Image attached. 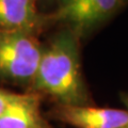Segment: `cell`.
<instances>
[{"label":"cell","instance_id":"6da1fadb","mask_svg":"<svg viewBox=\"0 0 128 128\" xmlns=\"http://www.w3.org/2000/svg\"><path fill=\"white\" fill-rule=\"evenodd\" d=\"M36 93H45L59 105H90L80 70L79 36L70 29L58 33L43 48L32 81Z\"/></svg>","mask_w":128,"mask_h":128},{"label":"cell","instance_id":"7a4b0ae2","mask_svg":"<svg viewBox=\"0 0 128 128\" xmlns=\"http://www.w3.org/2000/svg\"><path fill=\"white\" fill-rule=\"evenodd\" d=\"M42 50L36 35L0 30V81L31 84Z\"/></svg>","mask_w":128,"mask_h":128},{"label":"cell","instance_id":"3957f363","mask_svg":"<svg viewBox=\"0 0 128 128\" xmlns=\"http://www.w3.org/2000/svg\"><path fill=\"white\" fill-rule=\"evenodd\" d=\"M122 3V0H60L54 17L67 24L80 38L105 22Z\"/></svg>","mask_w":128,"mask_h":128},{"label":"cell","instance_id":"277c9868","mask_svg":"<svg viewBox=\"0 0 128 128\" xmlns=\"http://www.w3.org/2000/svg\"><path fill=\"white\" fill-rule=\"evenodd\" d=\"M52 116L76 128H122L128 123V110L90 105H58Z\"/></svg>","mask_w":128,"mask_h":128},{"label":"cell","instance_id":"5b68a950","mask_svg":"<svg viewBox=\"0 0 128 128\" xmlns=\"http://www.w3.org/2000/svg\"><path fill=\"white\" fill-rule=\"evenodd\" d=\"M0 128H51L42 115L40 93L14 94L0 116Z\"/></svg>","mask_w":128,"mask_h":128},{"label":"cell","instance_id":"8992f818","mask_svg":"<svg viewBox=\"0 0 128 128\" xmlns=\"http://www.w3.org/2000/svg\"><path fill=\"white\" fill-rule=\"evenodd\" d=\"M38 0H0V30L36 35L46 18L38 10Z\"/></svg>","mask_w":128,"mask_h":128},{"label":"cell","instance_id":"52a82bcc","mask_svg":"<svg viewBox=\"0 0 128 128\" xmlns=\"http://www.w3.org/2000/svg\"><path fill=\"white\" fill-rule=\"evenodd\" d=\"M14 94L15 93H10V92H6V90L0 89V116L4 112L6 108L12 100V98L14 97Z\"/></svg>","mask_w":128,"mask_h":128},{"label":"cell","instance_id":"ba28073f","mask_svg":"<svg viewBox=\"0 0 128 128\" xmlns=\"http://www.w3.org/2000/svg\"><path fill=\"white\" fill-rule=\"evenodd\" d=\"M123 102H125V105H126V107H127V110H128V97H125V98H124V99H123ZM122 128H128V123H127L124 127H122Z\"/></svg>","mask_w":128,"mask_h":128},{"label":"cell","instance_id":"9c48e42d","mask_svg":"<svg viewBox=\"0 0 128 128\" xmlns=\"http://www.w3.org/2000/svg\"><path fill=\"white\" fill-rule=\"evenodd\" d=\"M122 1H124V0H122Z\"/></svg>","mask_w":128,"mask_h":128}]
</instances>
